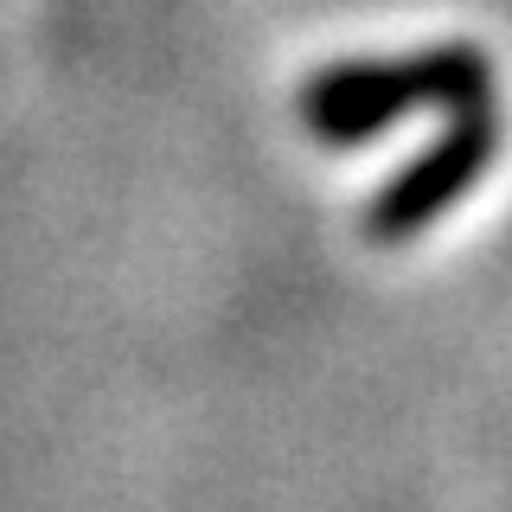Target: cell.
Segmentation results:
<instances>
[{
    "instance_id": "6da1fadb",
    "label": "cell",
    "mask_w": 512,
    "mask_h": 512,
    "mask_svg": "<svg viewBox=\"0 0 512 512\" xmlns=\"http://www.w3.org/2000/svg\"><path fill=\"white\" fill-rule=\"evenodd\" d=\"M493 103V64L480 45H423L410 58H352L327 64L320 77L301 84V122L320 141L346 148V141H372L391 122H404L410 109H468Z\"/></svg>"
},
{
    "instance_id": "7a4b0ae2",
    "label": "cell",
    "mask_w": 512,
    "mask_h": 512,
    "mask_svg": "<svg viewBox=\"0 0 512 512\" xmlns=\"http://www.w3.org/2000/svg\"><path fill=\"white\" fill-rule=\"evenodd\" d=\"M493 154H500V103L455 109L448 135L429 154H416L410 167L372 199L365 231H372L378 244H410V237H423L429 224L448 212V205H461L480 180H487Z\"/></svg>"
}]
</instances>
